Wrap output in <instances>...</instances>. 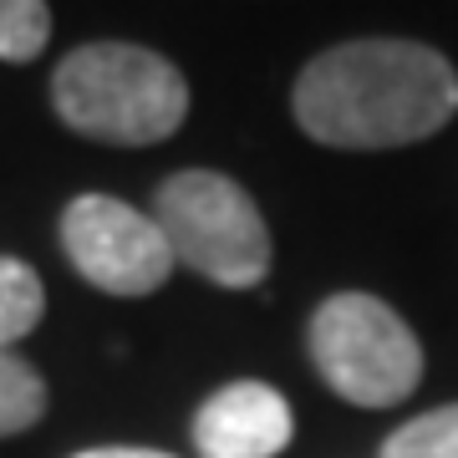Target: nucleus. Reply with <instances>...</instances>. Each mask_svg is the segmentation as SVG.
Returning a JSON list of instances; mask_svg holds the SVG:
<instances>
[{
	"label": "nucleus",
	"instance_id": "1a4fd4ad",
	"mask_svg": "<svg viewBox=\"0 0 458 458\" xmlns=\"http://www.w3.org/2000/svg\"><path fill=\"white\" fill-rule=\"evenodd\" d=\"M382 458H458V403L403 423L382 443Z\"/></svg>",
	"mask_w": 458,
	"mask_h": 458
},
{
	"label": "nucleus",
	"instance_id": "f03ea898",
	"mask_svg": "<svg viewBox=\"0 0 458 458\" xmlns=\"http://www.w3.org/2000/svg\"><path fill=\"white\" fill-rule=\"evenodd\" d=\"M51 102L66 128L92 143L143 148L183 128L189 82L158 51L128 41H92L62 56L51 77Z\"/></svg>",
	"mask_w": 458,
	"mask_h": 458
},
{
	"label": "nucleus",
	"instance_id": "0eeeda50",
	"mask_svg": "<svg viewBox=\"0 0 458 458\" xmlns=\"http://www.w3.org/2000/svg\"><path fill=\"white\" fill-rule=\"evenodd\" d=\"M47 316V291L26 260L0 255V352H11L21 336H31Z\"/></svg>",
	"mask_w": 458,
	"mask_h": 458
},
{
	"label": "nucleus",
	"instance_id": "20e7f679",
	"mask_svg": "<svg viewBox=\"0 0 458 458\" xmlns=\"http://www.w3.org/2000/svg\"><path fill=\"white\" fill-rule=\"evenodd\" d=\"M311 361L357 408H393L423 377V346L412 327L377 295H331L311 316Z\"/></svg>",
	"mask_w": 458,
	"mask_h": 458
},
{
	"label": "nucleus",
	"instance_id": "423d86ee",
	"mask_svg": "<svg viewBox=\"0 0 458 458\" xmlns=\"http://www.w3.org/2000/svg\"><path fill=\"white\" fill-rule=\"evenodd\" d=\"M291 433V403L265 382H229L194 412L199 458H280Z\"/></svg>",
	"mask_w": 458,
	"mask_h": 458
},
{
	"label": "nucleus",
	"instance_id": "9d476101",
	"mask_svg": "<svg viewBox=\"0 0 458 458\" xmlns=\"http://www.w3.org/2000/svg\"><path fill=\"white\" fill-rule=\"evenodd\" d=\"M51 41V5L41 0H0V62L26 66Z\"/></svg>",
	"mask_w": 458,
	"mask_h": 458
},
{
	"label": "nucleus",
	"instance_id": "6e6552de",
	"mask_svg": "<svg viewBox=\"0 0 458 458\" xmlns=\"http://www.w3.org/2000/svg\"><path fill=\"white\" fill-rule=\"evenodd\" d=\"M47 412V382L31 361L16 352H0V438H16L26 428L41 423Z\"/></svg>",
	"mask_w": 458,
	"mask_h": 458
},
{
	"label": "nucleus",
	"instance_id": "7ed1b4c3",
	"mask_svg": "<svg viewBox=\"0 0 458 458\" xmlns=\"http://www.w3.org/2000/svg\"><path fill=\"white\" fill-rule=\"evenodd\" d=\"M153 219L164 229L174 260L199 270L214 285L245 291L260 285L270 270V229H265L255 199L225 174L183 168L158 183Z\"/></svg>",
	"mask_w": 458,
	"mask_h": 458
},
{
	"label": "nucleus",
	"instance_id": "9b49d317",
	"mask_svg": "<svg viewBox=\"0 0 458 458\" xmlns=\"http://www.w3.org/2000/svg\"><path fill=\"white\" fill-rule=\"evenodd\" d=\"M77 458H174V454H158V448H87Z\"/></svg>",
	"mask_w": 458,
	"mask_h": 458
},
{
	"label": "nucleus",
	"instance_id": "f257e3e1",
	"mask_svg": "<svg viewBox=\"0 0 458 458\" xmlns=\"http://www.w3.org/2000/svg\"><path fill=\"white\" fill-rule=\"evenodd\" d=\"M458 113V72L418 41H346L295 82V123L327 148L423 143Z\"/></svg>",
	"mask_w": 458,
	"mask_h": 458
},
{
	"label": "nucleus",
	"instance_id": "39448f33",
	"mask_svg": "<svg viewBox=\"0 0 458 458\" xmlns=\"http://www.w3.org/2000/svg\"><path fill=\"white\" fill-rule=\"evenodd\" d=\"M62 250L77 276L107 295H153L179 265L158 219L113 194H82L66 204Z\"/></svg>",
	"mask_w": 458,
	"mask_h": 458
}]
</instances>
